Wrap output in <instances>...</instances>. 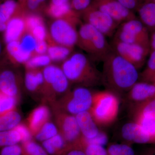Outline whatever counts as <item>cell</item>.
I'll list each match as a JSON object with an SVG mask.
<instances>
[{"label": "cell", "mask_w": 155, "mask_h": 155, "mask_svg": "<svg viewBox=\"0 0 155 155\" xmlns=\"http://www.w3.org/2000/svg\"><path fill=\"white\" fill-rule=\"evenodd\" d=\"M102 84L116 94L128 92L139 77L134 66L112 51L103 60Z\"/></svg>", "instance_id": "1"}, {"label": "cell", "mask_w": 155, "mask_h": 155, "mask_svg": "<svg viewBox=\"0 0 155 155\" xmlns=\"http://www.w3.org/2000/svg\"><path fill=\"white\" fill-rule=\"evenodd\" d=\"M61 68L70 84L87 87L102 83L101 72L82 53L72 54L63 62Z\"/></svg>", "instance_id": "2"}, {"label": "cell", "mask_w": 155, "mask_h": 155, "mask_svg": "<svg viewBox=\"0 0 155 155\" xmlns=\"http://www.w3.org/2000/svg\"><path fill=\"white\" fill-rule=\"evenodd\" d=\"M119 107L117 95L107 90L93 93L92 102L89 112L98 126H107L116 120Z\"/></svg>", "instance_id": "3"}, {"label": "cell", "mask_w": 155, "mask_h": 155, "mask_svg": "<svg viewBox=\"0 0 155 155\" xmlns=\"http://www.w3.org/2000/svg\"><path fill=\"white\" fill-rule=\"evenodd\" d=\"M103 34L93 26L84 23L78 31L77 45L95 61H102L113 50Z\"/></svg>", "instance_id": "4"}, {"label": "cell", "mask_w": 155, "mask_h": 155, "mask_svg": "<svg viewBox=\"0 0 155 155\" xmlns=\"http://www.w3.org/2000/svg\"><path fill=\"white\" fill-rule=\"evenodd\" d=\"M44 82L40 95L45 101L55 102L70 89V82L61 67L50 64L42 69Z\"/></svg>", "instance_id": "5"}, {"label": "cell", "mask_w": 155, "mask_h": 155, "mask_svg": "<svg viewBox=\"0 0 155 155\" xmlns=\"http://www.w3.org/2000/svg\"><path fill=\"white\" fill-rule=\"evenodd\" d=\"M93 93L87 87H77L69 89L51 105L53 109L75 116L89 110L92 102Z\"/></svg>", "instance_id": "6"}, {"label": "cell", "mask_w": 155, "mask_h": 155, "mask_svg": "<svg viewBox=\"0 0 155 155\" xmlns=\"http://www.w3.org/2000/svg\"><path fill=\"white\" fill-rule=\"evenodd\" d=\"M79 22V18L54 19L49 28L51 40L56 45L73 48L78 39L75 26Z\"/></svg>", "instance_id": "7"}, {"label": "cell", "mask_w": 155, "mask_h": 155, "mask_svg": "<svg viewBox=\"0 0 155 155\" xmlns=\"http://www.w3.org/2000/svg\"><path fill=\"white\" fill-rule=\"evenodd\" d=\"M149 31L140 20L135 18L120 24L114 38L130 44L150 46Z\"/></svg>", "instance_id": "8"}, {"label": "cell", "mask_w": 155, "mask_h": 155, "mask_svg": "<svg viewBox=\"0 0 155 155\" xmlns=\"http://www.w3.org/2000/svg\"><path fill=\"white\" fill-rule=\"evenodd\" d=\"M110 45L114 51L132 64L137 69L144 65L150 51L149 47L124 42L115 38Z\"/></svg>", "instance_id": "9"}, {"label": "cell", "mask_w": 155, "mask_h": 155, "mask_svg": "<svg viewBox=\"0 0 155 155\" xmlns=\"http://www.w3.org/2000/svg\"><path fill=\"white\" fill-rule=\"evenodd\" d=\"M84 23L93 26L106 36H112L120 25L107 14L91 5L80 13Z\"/></svg>", "instance_id": "10"}, {"label": "cell", "mask_w": 155, "mask_h": 155, "mask_svg": "<svg viewBox=\"0 0 155 155\" xmlns=\"http://www.w3.org/2000/svg\"><path fill=\"white\" fill-rule=\"evenodd\" d=\"M53 110L59 133L68 145L75 144L81 136L75 116L56 109Z\"/></svg>", "instance_id": "11"}, {"label": "cell", "mask_w": 155, "mask_h": 155, "mask_svg": "<svg viewBox=\"0 0 155 155\" xmlns=\"http://www.w3.org/2000/svg\"><path fill=\"white\" fill-rule=\"evenodd\" d=\"M91 5L107 14L120 24L136 18L132 11L123 7L117 0H94Z\"/></svg>", "instance_id": "12"}, {"label": "cell", "mask_w": 155, "mask_h": 155, "mask_svg": "<svg viewBox=\"0 0 155 155\" xmlns=\"http://www.w3.org/2000/svg\"><path fill=\"white\" fill-rule=\"evenodd\" d=\"M0 91L19 100L21 92V80L17 71L13 68L0 67Z\"/></svg>", "instance_id": "13"}, {"label": "cell", "mask_w": 155, "mask_h": 155, "mask_svg": "<svg viewBox=\"0 0 155 155\" xmlns=\"http://www.w3.org/2000/svg\"><path fill=\"white\" fill-rule=\"evenodd\" d=\"M121 135L127 143L155 145V138L134 122H128L122 126Z\"/></svg>", "instance_id": "14"}, {"label": "cell", "mask_w": 155, "mask_h": 155, "mask_svg": "<svg viewBox=\"0 0 155 155\" xmlns=\"http://www.w3.org/2000/svg\"><path fill=\"white\" fill-rule=\"evenodd\" d=\"M25 13L20 9L6 23L4 35V41L6 44L11 42L19 41L26 31L24 18Z\"/></svg>", "instance_id": "15"}, {"label": "cell", "mask_w": 155, "mask_h": 155, "mask_svg": "<svg viewBox=\"0 0 155 155\" xmlns=\"http://www.w3.org/2000/svg\"><path fill=\"white\" fill-rule=\"evenodd\" d=\"M127 93V99L132 105L143 103L155 97V84L142 81L137 82Z\"/></svg>", "instance_id": "16"}, {"label": "cell", "mask_w": 155, "mask_h": 155, "mask_svg": "<svg viewBox=\"0 0 155 155\" xmlns=\"http://www.w3.org/2000/svg\"><path fill=\"white\" fill-rule=\"evenodd\" d=\"M50 112L47 106L41 105L33 110L28 116L27 126L32 136L36 134L44 125L49 121Z\"/></svg>", "instance_id": "17"}, {"label": "cell", "mask_w": 155, "mask_h": 155, "mask_svg": "<svg viewBox=\"0 0 155 155\" xmlns=\"http://www.w3.org/2000/svg\"><path fill=\"white\" fill-rule=\"evenodd\" d=\"M81 136L90 139L96 137L101 130L89 111H84L75 116Z\"/></svg>", "instance_id": "18"}, {"label": "cell", "mask_w": 155, "mask_h": 155, "mask_svg": "<svg viewBox=\"0 0 155 155\" xmlns=\"http://www.w3.org/2000/svg\"><path fill=\"white\" fill-rule=\"evenodd\" d=\"M48 16L54 19L63 18H79L80 14L74 11L71 8L70 3L55 5L48 4L44 11Z\"/></svg>", "instance_id": "19"}, {"label": "cell", "mask_w": 155, "mask_h": 155, "mask_svg": "<svg viewBox=\"0 0 155 155\" xmlns=\"http://www.w3.org/2000/svg\"><path fill=\"white\" fill-rule=\"evenodd\" d=\"M25 85L28 91L40 94L44 82L42 70L39 69H26Z\"/></svg>", "instance_id": "20"}, {"label": "cell", "mask_w": 155, "mask_h": 155, "mask_svg": "<svg viewBox=\"0 0 155 155\" xmlns=\"http://www.w3.org/2000/svg\"><path fill=\"white\" fill-rule=\"evenodd\" d=\"M140 20L149 32L155 31V3L146 2L139 7Z\"/></svg>", "instance_id": "21"}, {"label": "cell", "mask_w": 155, "mask_h": 155, "mask_svg": "<svg viewBox=\"0 0 155 155\" xmlns=\"http://www.w3.org/2000/svg\"><path fill=\"white\" fill-rule=\"evenodd\" d=\"M6 51L13 64H25L32 56L20 48L19 41L11 42L6 44Z\"/></svg>", "instance_id": "22"}, {"label": "cell", "mask_w": 155, "mask_h": 155, "mask_svg": "<svg viewBox=\"0 0 155 155\" xmlns=\"http://www.w3.org/2000/svg\"><path fill=\"white\" fill-rule=\"evenodd\" d=\"M66 141L60 134L42 142V147L50 155H60L68 146Z\"/></svg>", "instance_id": "23"}, {"label": "cell", "mask_w": 155, "mask_h": 155, "mask_svg": "<svg viewBox=\"0 0 155 155\" xmlns=\"http://www.w3.org/2000/svg\"><path fill=\"white\" fill-rule=\"evenodd\" d=\"M21 115L14 109L0 114V131L12 130L21 123Z\"/></svg>", "instance_id": "24"}, {"label": "cell", "mask_w": 155, "mask_h": 155, "mask_svg": "<svg viewBox=\"0 0 155 155\" xmlns=\"http://www.w3.org/2000/svg\"><path fill=\"white\" fill-rule=\"evenodd\" d=\"M21 9L16 0H5L0 4V22L7 23Z\"/></svg>", "instance_id": "25"}, {"label": "cell", "mask_w": 155, "mask_h": 155, "mask_svg": "<svg viewBox=\"0 0 155 155\" xmlns=\"http://www.w3.org/2000/svg\"><path fill=\"white\" fill-rule=\"evenodd\" d=\"M72 48L60 45L48 44L47 54L51 61L54 62L65 61L72 54Z\"/></svg>", "instance_id": "26"}, {"label": "cell", "mask_w": 155, "mask_h": 155, "mask_svg": "<svg viewBox=\"0 0 155 155\" xmlns=\"http://www.w3.org/2000/svg\"><path fill=\"white\" fill-rule=\"evenodd\" d=\"M133 117L138 116L155 118V97L143 102L132 105Z\"/></svg>", "instance_id": "27"}, {"label": "cell", "mask_w": 155, "mask_h": 155, "mask_svg": "<svg viewBox=\"0 0 155 155\" xmlns=\"http://www.w3.org/2000/svg\"><path fill=\"white\" fill-rule=\"evenodd\" d=\"M142 81L153 83L155 81V51L150 50L146 67L139 75Z\"/></svg>", "instance_id": "28"}, {"label": "cell", "mask_w": 155, "mask_h": 155, "mask_svg": "<svg viewBox=\"0 0 155 155\" xmlns=\"http://www.w3.org/2000/svg\"><path fill=\"white\" fill-rule=\"evenodd\" d=\"M19 142H22V138L15 128L6 131H0V147L17 144Z\"/></svg>", "instance_id": "29"}, {"label": "cell", "mask_w": 155, "mask_h": 155, "mask_svg": "<svg viewBox=\"0 0 155 155\" xmlns=\"http://www.w3.org/2000/svg\"><path fill=\"white\" fill-rule=\"evenodd\" d=\"M58 133L55 124L49 121L40 128L34 137L36 140L42 142L52 138Z\"/></svg>", "instance_id": "30"}, {"label": "cell", "mask_w": 155, "mask_h": 155, "mask_svg": "<svg viewBox=\"0 0 155 155\" xmlns=\"http://www.w3.org/2000/svg\"><path fill=\"white\" fill-rule=\"evenodd\" d=\"M51 61L47 54H35L32 55L28 61L25 63L26 69H39L45 67L50 65Z\"/></svg>", "instance_id": "31"}, {"label": "cell", "mask_w": 155, "mask_h": 155, "mask_svg": "<svg viewBox=\"0 0 155 155\" xmlns=\"http://www.w3.org/2000/svg\"><path fill=\"white\" fill-rule=\"evenodd\" d=\"M75 144L79 146L86 155H108L107 150L103 146L87 143L81 140V137Z\"/></svg>", "instance_id": "32"}, {"label": "cell", "mask_w": 155, "mask_h": 155, "mask_svg": "<svg viewBox=\"0 0 155 155\" xmlns=\"http://www.w3.org/2000/svg\"><path fill=\"white\" fill-rule=\"evenodd\" d=\"M134 122L155 138V118L142 116H134Z\"/></svg>", "instance_id": "33"}, {"label": "cell", "mask_w": 155, "mask_h": 155, "mask_svg": "<svg viewBox=\"0 0 155 155\" xmlns=\"http://www.w3.org/2000/svg\"><path fill=\"white\" fill-rule=\"evenodd\" d=\"M18 100L0 91V114L17 109Z\"/></svg>", "instance_id": "34"}, {"label": "cell", "mask_w": 155, "mask_h": 155, "mask_svg": "<svg viewBox=\"0 0 155 155\" xmlns=\"http://www.w3.org/2000/svg\"><path fill=\"white\" fill-rule=\"evenodd\" d=\"M20 48L25 52L33 54L37 43V41L33 35L26 31L19 40Z\"/></svg>", "instance_id": "35"}, {"label": "cell", "mask_w": 155, "mask_h": 155, "mask_svg": "<svg viewBox=\"0 0 155 155\" xmlns=\"http://www.w3.org/2000/svg\"><path fill=\"white\" fill-rule=\"evenodd\" d=\"M108 155H136L133 149L128 143H113L107 149Z\"/></svg>", "instance_id": "36"}, {"label": "cell", "mask_w": 155, "mask_h": 155, "mask_svg": "<svg viewBox=\"0 0 155 155\" xmlns=\"http://www.w3.org/2000/svg\"><path fill=\"white\" fill-rule=\"evenodd\" d=\"M48 0H25L23 10L26 13H38L44 11Z\"/></svg>", "instance_id": "37"}, {"label": "cell", "mask_w": 155, "mask_h": 155, "mask_svg": "<svg viewBox=\"0 0 155 155\" xmlns=\"http://www.w3.org/2000/svg\"><path fill=\"white\" fill-rule=\"evenodd\" d=\"M23 152L27 155H48L44 148L32 140L22 143Z\"/></svg>", "instance_id": "38"}, {"label": "cell", "mask_w": 155, "mask_h": 155, "mask_svg": "<svg viewBox=\"0 0 155 155\" xmlns=\"http://www.w3.org/2000/svg\"><path fill=\"white\" fill-rule=\"evenodd\" d=\"M28 32L31 34L37 41L46 40L48 37L47 31L45 23L38 25Z\"/></svg>", "instance_id": "39"}, {"label": "cell", "mask_w": 155, "mask_h": 155, "mask_svg": "<svg viewBox=\"0 0 155 155\" xmlns=\"http://www.w3.org/2000/svg\"><path fill=\"white\" fill-rule=\"evenodd\" d=\"M81 139L83 141L87 143L100 145L103 146L105 145L108 141L107 136L102 131H100L99 134L94 138L87 139L81 136Z\"/></svg>", "instance_id": "40"}, {"label": "cell", "mask_w": 155, "mask_h": 155, "mask_svg": "<svg viewBox=\"0 0 155 155\" xmlns=\"http://www.w3.org/2000/svg\"><path fill=\"white\" fill-rule=\"evenodd\" d=\"M91 0H70V5L74 11L80 14L90 5Z\"/></svg>", "instance_id": "41"}, {"label": "cell", "mask_w": 155, "mask_h": 155, "mask_svg": "<svg viewBox=\"0 0 155 155\" xmlns=\"http://www.w3.org/2000/svg\"><path fill=\"white\" fill-rule=\"evenodd\" d=\"M22 147L18 144L4 147L0 151V155H22Z\"/></svg>", "instance_id": "42"}, {"label": "cell", "mask_w": 155, "mask_h": 155, "mask_svg": "<svg viewBox=\"0 0 155 155\" xmlns=\"http://www.w3.org/2000/svg\"><path fill=\"white\" fill-rule=\"evenodd\" d=\"M14 128L18 131L21 136L22 143L32 140V134L27 125L20 123Z\"/></svg>", "instance_id": "43"}, {"label": "cell", "mask_w": 155, "mask_h": 155, "mask_svg": "<svg viewBox=\"0 0 155 155\" xmlns=\"http://www.w3.org/2000/svg\"><path fill=\"white\" fill-rule=\"evenodd\" d=\"M60 155H86L84 151L77 144L68 145Z\"/></svg>", "instance_id": "44"}, {"label": "cell", "mask_w": 155, "mask_h": 155, "mask_svg": "<svg viewBox=\"0 0 155 155\" xmlns=\"http://www.w3.org/2000/svg\"><path fill=\"white\" fill-rule=\"evenodd\" d=\"M48 44L46 40L37 41L34 53L36 54H45L47 53Z\"/></svg>", "instance_id": "45"}, {"label": "cell", "mask_w": 155, "mask_h": 155, "mask_svg": "<svg viewBox=\"0 0 155 155\" xmlns=\"http://www.w3.org/2000/svg\"><path fill=\"white\" fill-rule=\"evenodd\" d=\"M123 7L132 11L139 8V0H117Z\"/></svg>", "instance_id": "46"}, {"label": "cell", "mask_w": 155, "mask_h": 155, "mask_svg": "<svg viewBox=\"0 0 155 155\" xmlns=\"http://www.w3.org/2000/svg\"><path fill=\"white\" fill-rule=\"evenodd\" d=\"M141 155H155V146L146 148L141 153Z\"/></svg>", "instance_id": "47"}, {"label": "cell", "mask_w": 155, "mask_h": 155, "mask_svg": "<svg viewBox=\"0 0 155 155\" xmlns=\"http://www.w3.org/2000/svg\"><path fill=\"white\" fill-rule=\"evenodd\" d=\"M150 50L155 51V31L151 32L150 38Z\"/></svg>", "instance_id": "48"}, {"label": "cell", "mask_w": 155, "mask_h": 155, "mask_svg": "<svg viewBox=\"0 0 155 155\" xmlns=\"http://www.w3.org/2000/svg\"><path fill=\"white\" fill-rule=\"evenodd\" d=\"M49 3L55 5H59L67 3H70V0H50Z\"/></svg>", "instance_id": "49"}, {"label": "cell", "mask_w": 155, "mask_h": 155, "mask_svg": "<svg viewBox=\"0 0 155 155\" xmlns=\"http://www.w3.org/2000/svg\"><path fill=\"white\" fill-rule=\"evenodd\" d=\"M6 28V23L0 22V32L5 31Z\"/></svg>", "instance_id": "50"}, {"label": "cell", "mask_w": 155, "mask_h": 155, "mask_svg": "<svg viewBox=\"0 0 155 155\" xmlns=\"http://www.w3.org/2000/svg\"><path fill=\"white\" fill-rule=\"evenodd\" d=\"M25 1V0H18V1H17L18 3H19V6L22 10H23V6H24Z\"/></svg>", "instance_id": "51"}, {"label": "cell", "mask_w": 155, "mask_h": 155, "mask_svg": "<svg viewBox=\"0 0 155 155\" xmlns=\"http://www.w3.org/2000/svg\"><path fill=\"white\" fill-rule=\"evenodd\" d=\"M2 41L0 40V55L2 54Z\"/></svg>", "instance_id": "52"}, {"label": "cell", "mask_w": 155, "mask_h": 155, "mask_svg": "<svg viewBox=\"0 0 155 155\" xmlns=\"http://www.w3.org/2000/svg\"><path fill=\"white\" fill-rule=\"evenodd\" d=\"M147 2H152L155 3V0H147Z\"/></svg>", "instance_id": "53"}, {"label": "cell", "mask_w": 155, "mask_h": 155, "mask_svg": "<svg viewBox=\"0 0 155 155\" xmlns=\"http://www.w3.org/2000/svg\"><path fill=\"white\" fill-rule=\"evenodd\" d=\"M4 1H5V0H0V4L4 2Z\"/></svg>", "instance_id": "54"}, {"label": "cell", "mask_w": 155, "mask_h": 155, "mask_svg": "<svg viewBox=\"0 0 155 155\" xmlns=\"http://www.w3.org/2000/svg\"><path fill=\"white\" fill-rule=\"evenodd\" d=\"M22 155H27L24 152H23V153H22Z\"/></svg>", "instance_id": "55"}, {"label": "cell", "mask_w": 155, "mask_h": 155, "mask_svg": "<svg viewBox=\"0 0 155 155\" xmlns=\"http://www.w3.org/2000/svg\"><path fill=\"white\" fill-rule=\"evenodd\" d=\"M153 84H155V82H154Z\"/></svg>", "instance_id": "56"}]
</instances>
